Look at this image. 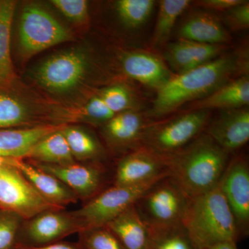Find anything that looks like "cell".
<instances>
[{
    "mask_svg": "<svg viewBox=\"0 0 249 249\" xmlns=\"http://www.w3.org/2000/svg\"><path fill=\"white\" fill-rule=\"evenodd\" d=\"M243 61L237 55L225 54L201 66L173 75L157 91L148 117H163L190 101H199L231 80L241 71Z\"/></svg>",
    "mask_w": 249,
    "mask_h": 249,
    "instance_id": "obj_1",
    "label": "cell"
},
{
    "mask_svg": "<svg viewBox=\"0 0 249 249\" xmlns=\"http://www.w3.org/2000/svg\"><path fill=\"white\" fill-rule=\"evenodd\" d=\"M230 155L204 132L169 157L170 177L190 198L218 186Z\"/></svg>",
    "mask_w": 249,
    "mask_h": 249,
    "instance_id": "obj_2",
    "label": "cell"
},
{
    "mask_svg": "<svg viewBox=\"0 0 249 249\" xmlns=\"http://www.w3.org/2000/svg\"><path fill=\"white\" fill-rule=\"evenodd\" d=\"M182 226L199 249L241 236L231 210L219 186L190 199Z\"/></svg>",
    "mask_w": 249,
    "mask_h": 249,
    "instance_id": "obj_3",
    "label": "cell"
},
{
    "mask_svg": "<svg viewBox=\"0 0 249 249\" xmlns=\"http://www.w3.org/2000/svg\"><path fill=\"white\" fill-rule=\"evenodd\" d=\"M91 68L89 53L77 47L56 52L39 62L29 76L55 101L79 90L88 80Z\"/></svg>",
    "mask_w": 249,
    "mask_h": 249,
    "instance_id": "obj_4",
    "label": "cell"
},
{
    "mask_svg": "<svg viewBox=\"0 0 249 249\" xmlns=\"http://www.w3.org/2000/svg\"><path fill=\"white\" fill-rule=\"evenodd\" d=\"M61 106L29 89L20 80L0 85V129L57 125L55 119Z\"/></svg>",
    "mask_w": 249,
    "mask_h": 249,
    "instance_id": "obj_5",
    "label": "cell"
},
{
    "mask_svg": "<svg viewBox=\"0 0 249 249\" xmlns=\"http://www.w3.org/2000/svg\"><path fill=\"white\" fill-rule=\"evenodd\" d=\"M16 49L19 58L27 60L55 45L73 40L71 31L40 4L24 6L17 27Z\"/></svg>",
    "mask_w": 249,
    "mask_h": 249,
    "instance_id": "obj_6",
    "label": "cell"
},
{
    "mask_svg": "<svg viewBox=\"0 0 249 249\" xmlns=\"http://www.w3.org/2000/svg\"><path fill=\"white\" fill-rule=\"evenodd\" d=\"M190 199L168 175L150 186L134 206L150 230L158 231L182 224Z\"/></svg>",
    "mask_w": 249,
    "mask_h": 249,
    "instance_id": "obj_7",
    "label": "cell"
},
{
    "mask_svg": "<svg viewBox=\"0 0 249 249\" xmlns=\"http://www.w3.org/2000/svg\"><path fill=\"white\" fill-rule=\"evenodd\" d=\"M211 116V110L197 109L170 120L153 121L144 134L141 146L169 158L204 132Z\"/></svg>",
    "mask_w": 249,
    "mask_h": 249,
    "instance_id": "obj_8",
    "label": "cell"
},
{
    "mask_svg": "<svg viewBox=\"0 0 249 249\" xmlns=\"http://www.w3.org/2000/svg\"><path fill=\"white\" fill-rule=\"evenodd\" d=\"M0 209L28 219L44 211L63 209L41 196L11 159L0 157Z\"/></svg>",
    "mask_w": 249,
    "mask_h": 249,
    "instance_id": "obj_9",
    "label": "cell"
},
{
    "mask_svg": "<svg viewBox=\"0 0 249 249\" xmlns=\"http://www.w3.org/2000/svg\"><path fill=\"white\" fill-rule=\"evenodd\" d=\"M157 181L137 186H111L103 190L92 199L86 201L80 209L71 211L80 223L81 231L106 227L108 223L135 204L139 198Z\"/></svg>",
    "mask_w": 249,
    "mask_h": 249,
    "instance_id": "obj_10",
    "label": "cell"
},
{
    "mask_svg": "<svg viewBox=\"0 0 249 249\" xmlns=\"http://www.w3.org/2000/svg\"><path fill=\"white\" fill-rule=\"evenodd\" d=\"M81 231L80 223L71 211L47 210L24 219L18 233L17 245L42 247L60 242Z\"/></svg>",
    "mask_w": 249,
    "mask_h": 249,
    "instance_id": "obj_11",
    "label": "cell"
},
{
    "mask_svg": "<svg viewBox=\"0 0 249 249\" xmlns=\"http://www.w3.org/2000/svg\"><path fill=\"white\" fill-rule=\"evenodd\" d=\"M170 175L169 158L141 146L118 161L112 186H132L154 182Z\"/></svg>",
    "mask_w": 249,
    "mask_h": 249,
    "instance_id": "obj_12",
    "label": "cell"
},
{
    "mask_svg": "<svg viewBox=\"0 0 249 249\" xmlns=\"http://www.w3.org/2000/svg\"><path fill=\"white\" fill-rule=\"evenodd\" d=\"M218 186L231 210L241 237H246L249 231V165L245 156L231 158Z\"/></svg>",
    "mask_w": 249,
    "mask_h": 249,
    "instance_id": "obj_13",
    "label": "cell"
},
{
    "mask_svg": "<svg viewBox=\"0 0 249 249\" xmlns=\"http://www.w3.org/2000/svg\"><path fill=\"white\" fill-rule=\"evenodd\" d=\"M29 160L37 168L58 178L76 195L78 199L89 201L104 190L106 169L101 162H75L56 165Z\"/></svg>",
    "mask_w": 249,
    "mask_h": 249,
    "instance_id": "obj_14",
    "label": "cell"
},
{
    "mask_svg": "<svg viewBox=\"0 0 249 249\" xmlns=\"http://www.w3.org/2000/svg\"><path fill=\"white\" fill-rule=\"evenodd\" d=\"M204 132L231 155L249 142V108L221 110L214 120L209 121Z\"/></svg>",
    "mask_w": 249,
    "mask_h": 249,
    "instance_id": "obj_15",
    "label": "cell"
},
{
    "mask_svg": "<svg viewBox=\"0 0 249 249\" xmlns=\"http://www.w3.org/2000/svg\"><path fill=\"white\" fill-rule=\"evenodd\" d=\"M153 121L136 110L116 114L102 125L103 139L115 151H132L142 145V139Z\"/></svg>",
    "mask_w": 249,
    "mask_h": 249,
    "instance_id": "obj_16",
    "label": "cell"
},
{
    "mask_svg": "<svg viewBox=\"0 0 249 249\" xmlns=\"http://www.w3.org/2000/svg\"><path fill=\"white\" fill-rule=\"evenodd\" d=\"M10 159L37 193L50 204L65 209L67 206L76 204L78 201L76 195L58 178L37 168L29 160Z\"/></svg>",
    "mask_w": 249,
    "mask_h": 249,
    "instance_id": "obj_17",
    "label": "cell"
},
{
    "mask_svg": "<svg viewBox=\"0 0 249 249\" xmlns=\"http://www.w3.org/2000/svg\"><path fill=\"white\" fill-rule=\"evenodd\" d=\"M226 47L227 45H208L179 39L168 44L164 58L176 74H180L217 58Z\"/></svg>",
    "mask_w": 249,
    "mask_h": 249,
    "instance_id": "obj_18",
    "label": "cell"
},
{
    "mask_svg": "<svg viewBox=\"0 0 249 249\" xmlns=\"http://www.w3.org/2000/svg\"><path fill=\"white\" fill-rule=\"evenodd\" d=\"M120 61L121 68L127 76L157 90L173 76L164 62L147 52H125L121 55Z\"/></svg>",
    "mask_w": 249,
    "mask_h": 249,
    "instance_id": "obj_19",
    "label": "cell"
},
{
    "mask_svg": "<svg viewBox=\"0 0 249 249\" xmlns=\"http://www.w3.org/2000/svg\"><path fill=\"white\" fill-rule=\"evenodd\" d=\"M179 39L208 45H227L231 36L222 22L204 11L194 13L185 19L178 29Z\"/></svg>",
    "mask_w": 249,
    "mask_h": 249,
    "instance_id": "obj_20",
    "label": "cell"
},
{
    "mask_svg": "<svg viewBox=\"0 0 249 249\" xmlns=\"http://www.w3.org/2000/svg\"><path fill=\"white\" fill-rule=\"evenodd\" d=\"M62 125L37 126L32 127L0 129V157L24 158L32 147L45 136L60 130Z\"/></svg>",
    "mask_w": 249,
    "mask_h": 249,
    "instance_id": "obj_21",
    "label": "cell"
},
{
    "mask_svg": "<svg viewBox=\"0 0 249 249\" xmlns=\"http://www.w3.org/2000/svg\"><path fill=\"white\" fill-rule=\"evenodd\" d=\"M106 227L117 237L124 249H148L151 231L139 216L134 204Z\"/></svg>",
    "mask_w": 249,
    "mask_h": 249,
    "instance_id": "obj_22",
    "label": "cell"
},
{
    "mask_svg": "<svg viewBox=\"0 0 249 249\" xmlns=\"http://www.w3.org/2000/svg\"><path fill=\"white\" fill-rule=\"evenodd\" d=\"M249 103V78L245 75L230 80L192 106L189 110H220L247 107Z\"/></svg>",
    "mask_w": 249,
    "mask_h": 249,
    "instance_id": "obj_23",
    "label": "cell"
},
{
    "mask_svg": "<svg viewBox=\"0 0 249 249\" xmlns=\"http://www.w3.org/2000/svg\"><path fill=\"white\" fill-rule=\"evenodd\" d=\"M17 2L0 0V85H10L19 80L13 62L11 34Z\"/></svg>",
    "mask_w": 249,
    "mask_h": 249,
    "instance_id": "obj_24",
    "label": "cell"
},
{
    "mask_svg": "<svg viewBox=\"0 0 249 249\" xmlns=\"http://www.w3.org/2000/svg\"><path fill=\"white\" fill-rule=\"evenodd\" d=\"M61 132L76 162H102L106 159V149L89 129L78 124H67Z\"/></svg>",
    "mask_w": 249,
    "mask_h": 249,
    "instance_id": "obj_25",
    "label": "cell"
},
{
    "mask_svg": "<svg viewBox=\"0 0 249 249\" xmlns=\"http://www.w3.org/2000/svg\"><path fill=\"white\" fill-rule=\"evenodd\" d=\"M61 129L40 139L23 159L56 165H67L76 162Z\"/></svg>",
    "mask_w": 249,
    "mask_h": 249,
    "instance_id": "obj_26",
    "label": "cell"
},
{
    "mask_svg": "<svg viewBox=\"0 0 249 249\" xmlns=\"http://www.w3.org/2000/svg\"><path fill=\"white\" fill-rule=\"evenodd\" d=\"M191 2L190 0H161L160 1L152 39L154 45H162L168 41L178 17Z\"/></svg>",
    "mask_w": 249,
    "mask_h": 249,
    "instance_id": "obj_27",
    "label": "cell"
},
{
    "mask_svg": "<svg viewBox=\"0 0 249 249\" xmlns=\"http://www.w3.org/2000/svg\"><path fill=\"white\" fill-rule=\"evenodd\" d=\"M155 1L152 0H119L115 9L124 26L131 29L140 27L151 16Z\"/></svg>",
    "mask_w": 249,
    "mask_h": 249,
    "instance_id": "obj_28",
    "label": "cell"
},
{
    "mask_svg": "<svg viewBox=\"0 0 249 249\" xmlns=\"http://www.w3.org/2000/svg\"><path fill=\"white\" fill-rule=\"evenodd\" d=\"M151 231L148 249H199L182 224Z\"/></svg>",
    "mask_w": 249,
    "mask_h": 249,
    "instance_id": "obj_29",
    "label": "cell"
},
{
    "mask_svg": "<svg viewBox=\"0 0 249 249\" xmlns=\"http://www.w3.org/2000/svg\"><path fill=\"white\" fill-rule=\"evenodd\" d=\"M103 102L114 114L136 110L135 100L130 90L122 84L111 85L98 92Z\"/></svg>",
    "mask_w": 249,
    "mask_h": 249,
    "instance_id": "obj_30",
    "label": "cell"
},
{
    "mask_svg": "<svg viewBox=\"0 0 249 249\" xmlns=\"http://www.w3.org/2000/svg\"><path fill=\"white\" fill-rule=\"evenodd\" d=\"M83 249H124L117 237L106 227L94 228L78 233Z\"/></svg>",
    "mask_w": 249,
    "mask_h": 249,
    "instance_id": "obj_31",
    "label": "cell"
},
{
    "mask_svg": "<svg viewBox=\"0 0 249 249\" xmlns=\"http://www.w3.org/2000/svg\"><path fill=\"white\" fill-rule=\"evenodd\" d=\"M24 219L19 214L0 209V249H16L18 233Z\"/></svg>",
    "mask_w": 249,
    "mask_h": 249,
    "instance_id": "obj_32",
    "label": "cell"
},
{
    "mask_svg": "<svg viewBox=\"0 0 249 249\" xmlns=\"http://www.w3.org/2000/svg\"><path fill=\"white\" fill-rule=\"evenodd\" d=\"M51 3L72 22L85 24L89 19V4L86 0H52Z\"/></svg>",
    "mask_w": 249,
    "mask_h": 249,
    "instance_id": "obj_33",
    "label": "cell"
},
{
    "mask_svg": "<svg viewBox=\"0 0 249 249\" xmlns=\"http://www.w3.org/2000/svg\"><path fill=\"white\" fill-rule=\"evenodd\" d=\"M224 22L233 31H242L249 27V1L240 4L224 12Z\"/></svg>",
    "mask_w": 249,
    "mask_h": 249,
    "instance_id": "obj_34",
    "label": "cell"
},
{
    "mask_svg": "<svg viewBox=\"0 0 249 249\" xmlns=\"http://www.w3.org/2000/svg\"><path fill=\"white\" fill-rule=\"evenodd\" d=\"M243 1L244 0H200L196 1L195 4L206 10L225 12Z\"/></svg>",
    "mask_w": 249,
    "mask_h": 249,
    "instance_id": "obj_35",
    "label": "cell"
},
{
    "mask_svg": "<svg viewBox=\"0 0 249 249\" xmlns=\"http://www.w3.org/2000/svg\"><path fill=\"white\" fill-rule=\"evenodd\" d=\"M16 249H83L78 242H60L50 244V245L42 246V247H30L17 245Z\"/></svg>",
    "mask_w": 249,
    "mask_h": 249,
    "instance_id": "obj_36",
    "label": "cell"
},
{
    "mask_svg": "<svg viewBox=\"0 0 249 249\" xmlns=\"http://www.w3.org/2000/svg\"><path fill=\"white\" fill-rule=\"evenodd\" d=\"M236 245L237 244L235 243V242H221V243L209 246V247L203 249H238Z\"/></svg>",
    "mask_w": 249,
    "mask_h": 249,
    "instance_id": "obj_37",
    "label": "cell"
}]
</instances>
